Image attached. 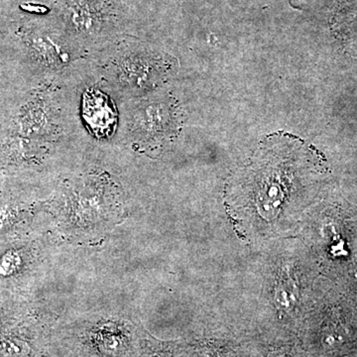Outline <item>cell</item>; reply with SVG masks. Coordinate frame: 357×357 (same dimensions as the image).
<instances>
[{
    "label": "cell",
    "mask_w": 357,
    "mask_h": 357,
    "mask_svg": "<svg viewBox=\"0 0 357 357\" xmlns=\"http://www.w3.org/2000/svg\"><path fill=\"white\" fill-rule=\"evenodd\" d=\"M255 173L257 174L255 178L256 185L252 188L256 190L255 204L258 211H260L262 206L266 208L267 204L274 210V204H276V208H280L284 197L287 196L291 177L282 175L283 170L281 169L270 166L264 169L257 168Z\"/></svg>",
    "instance_id": "1"
},
{
    "label": "cell",
    "mask_w": 357,
    "mask_h": 357,
    "mask_svg": "<svg viewBox=\"0 0 357 357\" xmlns=\"http://www.w3.org/2000/svg\"><path fill=\"white\" fill-rule=\"evenodd\" d=\"M121 75L136 86H150L160 77L159 61L150 58H129L122 61Z\"/></svg>",
    "instance_id": "2"
},
{
    "label": "cell",
    "mask_w": 357,
    "mask_h": 357,
    "mask_svg": "<svg viewBox=\"0 0 357 357\" xmlns=\"http://www.w3.org/2000/svg\"><path fill=\"white\" fill-rule=\"evenodd\" d=\"M298 286L288 267L281 269L275 288V303L279 311H292L297 303Z\"/></svg>",
    "instance_id": "3"
},
{
    "label": "cell",
    "mask_w": 357,
    "mask_h": 357,
    "mask_svg": "<svg viewBox=\"0 0 357 357\" xmlns=\"http://www.w3.org/2000/svg\"><path fill=\"white\" fill-rule=\"evenodd\" d=\"M144 121H141L143 128L148 133H160L166 131V126L170 123L171 112L167 109L165 105L155 103L150 105L145 112Z\"/></svg>",
    "instance_id": "4"
}]
</instances>
